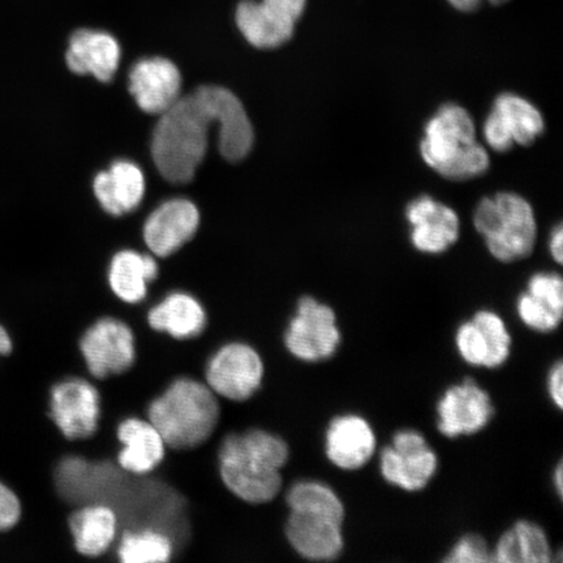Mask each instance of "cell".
<instances>
[{"mask_svg": "<svg viewBox=\"0 0 563 563\" xmlns=\"http://www.w3.org/2000/svg\"><path fill=\"white\" fill-rule=\"evenodd\" d=\"M117 553L122 563H165L172 560L174 544L166 532L145 528L124 531Z\"/></svg>", "mask_w": 563, "mask_h": 563, "instance_id": "27", "label": "cell"}, {"mask_svg": "<svg viewBox=\"0 0 563 563\" xmlns=\"http://www.w3.org/2000/svg\"><path fill=\"white\" fill-rule=\"evenodd\" d=\"M412 224V244L424 253L445 252L460 236V217L452 208L422 196L407 208Z\"/></svg>", "mask_w": 563, "mask_h": 563, "instance_id": "17", "label": "cell"}, {"mask_svg": "<svg viewBox=\"0 0 563 563\" xmlns=\"http://www.w3.org/2000/svg\"><path fill=\"white\" fill-rule=\"evenodd\" d=\"M95 194L108 213L112 216L129 213L135 210L144 199V174L130 161H117L109 172L96 176Z\"/></svg>", "mask_w": 563, "mask_h": 563, "instance_id": "20", "label": "cell"}, {"mask_svg": "<svg viewBox=\"0 0 563 563\" xmlns=\"http://www.w3.org/2000/svg\"><path fill=\"white\" fill-rule=\"evenodd\" d=\"M211 123L218 124L224 158L238 162L249 156L255 133L244 106L227 88L203 86L179 97L154 129L152 156L166 180L180 185L194 179L206 158Z\"/></svg>", "mask_w": 563, "mask_h": 563, "instance_id": "1", "label": "cell"}, {"mask_svg": "<svg viewBox=\"0 0 563 563\" xmlns=\"http://www.w3.org/2000/svg\"><path fill=\"white\" fill-rule=\"evenodd\" d=\"M517 312L528 329L541 334L554 332L561 325L563 317V308L527 291L520 294Z\"/></svg>", "mask_w": 563, "mask_h": 563, "instance_id": "29", "label": "cell"}, {"mask_svg": "<svg viewBox=\"0 0 563 563\" xmlns=\"http://www.w3.org/2000/svg\"><path fill=\"white\" fill-rule=\"evenodd\" d=\"M290 510H313L329 514L334 518L346 519V509L336 492L328 484L317 481L295 483L286 495Z\"/></svg>", "mask_w": 563, "mask_h": 563, "instance_id": "28", "label": "cell"}, {"mask_svg": "<svg viewBox=\"0 0 563 563\" xmlns=\"http://www.w3.org/2000/svg\"><path fill=\"white\" fill-rule=\"evenodd\" d=\"M548 394L559 410L563 407V364L561 361L553 364L548 375Z\"/></svg>", "mask_w": 563, "mask_h": 563, "instance_id": "34", "label": "cell"}, {"mask_svg": "<svg viewBox=\"0 0 563 563\" xmlns=\"http://www.w3.org/2000/svg\"><path fill=\"white\" fill-rule=\"evenodd\" d=\"M79 349L91 377L123 375L136 362V338L125 322L103 317L86 330Z\"/></svg>", "mask_w": 563, "mask_h": 563, "instance_id": "8", "label": "cell"}, {"mask_svg": "<svg viewBox=\"0 0 563 563\" xmlns=\"http://www.w3.org/2000/svg\"><path fill=\"white\" fill-rule=\"evenodd\" d=\"M439 470V456L420 432L402 429L379 455V471L386 483L406 492L428 487Z\"/></svg>", "mask_w": 563, "mask_h": 563, "instance_id": "9", "label": "cell"}, {"mask_svg": "<svg viewBox=\"0 0 563 563\" xmlns=\"http://www.w3.org/2000/svg\"><path fill=\"white\" fill-rule=\"evenodd\" d=\"M474 222L493 257L499 262L512 263L527 257L537 242L533 209L516 194L503 192L482 200Z\"/></svg>", "mask_w": 563, "mask_h": 563, "instance_id": "5", "label": "cell"}, {"mask_svg": "<svg viewBox=\"0 0 563 563\" xmlns=\"http://www.w3.org/2000/svg\"><path fill=\"white\" fill-rule=\"evenodd\" d=\"M492 111L509 131L514 144L530 145L544 131V119L541 112L531 102L517 95L499 96Z\"/></svg>", "mask_w": 563, "mask_h": 563, "instance_id": "26", "label": "cell"}, {"mask_svg": "<svg viewBox=\"0 0 563 563\" xmlns=\"http://www.w3.org/2000/svg\"><path fill=\"white\" fill-rule=\"evenodd\" d=\"M158 277V264L151 256L122 251L112 258L109 282L112 292L129 305L143 301L147 284Z\"/></svg>", "mask_w": 563, "mask_h": 563, "instance_id": "25", "label": "cell"}, {"mask_svg": "<svg viewBox=\"0 0 563 563\" xmlns=\"http://www.w3.org/2000/svg\"><path fill=\"white\" fill-rule=\"evenodd\" d=\"M235 21L243 37L257 48L285 45L292 38L297 24L257 0H242L236 7Z\"/></svg>", "mask_w": 563, "mask_h": 563, "instance_id": "23", "label": "cell"}, {"mask_svg": "<svg viewBox=\"0 0 563 563\" xmlns=\"http://www.w3.org/2000/svg\"><path fill=\"white\" fill-rule=\"evenodd\" d=\"M118 525L117 512L103 504L82 506L70 514L68 526L76 552L84 558H100L114 544Z\"/></svg>", "mask_w": 563, "mask_h": 563, "instance_id": "22", "label": "cell"}, {"mask_svg": "<svg viewBox=\"0 0 563 563\" xmlns=\"http://www.w3.org/2000/svg\"><path fill=\"white\" fill-rule=\"evenodd\" d=\"M495 417L488 391L474 379L448 387L438 404V428L449 439L476 434Z\"/></svg>", "mask_w": 563, "mask_h": 563, "instance_id": "12", "label": "cell"}, {"mask_svg": "<svg viewBox=\"0 0 563 563\" xmlns=\"http://www.w3.org/2000/svg\"><path fill=\"white\" fill-rule=\"evenodd\" d=\"M117 435L123 445L117 461L125 473L146 475L164 462L166 443L150 420L125 419L118 426Z\"/></svg>", "mask_w": 563, "mask_h": 563, "instance_id": "19", "label": "cell"}, {"mask_svg": "<svg viewBox=\"0 0 563 563\" xmlns=\"http://www.w3.org/2000/svg\"><path fill=\"white\" fill-rule=\"evenodd\" d=\"M21 504L11 488L0 482V532L11 530L19 523Z\"/></svg>", "mask_w": 563, "mask_h": 563, "instance_id": "31", "label": "cell"}, {"mask_svg": "<svg viewBox=\"0 0 563 563\" xmlns=\"http://www.w3.org/2000/svg\"><path fill=\"white\" fill-rule=\"evenodd\" d=\"M446 563H488L492 561V549L481 534L468 533L456 541L450 549Z\"/></svg>", "mask_w": 563, "mask_h": 563, "instance_id": "30", "label": "cell"}, {"mask_svg": "<svg viewBox=\"0 0 563 563\" xmlns=\"http://www.w3.org/2000/svg\"><path fill=\"white\" fill-rule=\"evenodd\" d=\"M492 561L498 563H549L553 551L544 528L530 520H518L492 549Z\"/></svg>", "mask_w": 563, "mask_h": 563, "instance_id": "24", "label": "cell"}, {"mask_svg": "<svg viewBox=\"0 0 563 563\" xmlns=\"http://www.w3.org/2000/svg\"><path fill=\"white\" fill-rule=\"evenodd\" d=\"M562 228L559 227L553 231L551 242H549V251H551L553 258L555 260V263L561 264L563 258V249H562Z\"/></svg>", "mask_w": 563, "mask_h": 563, "instance_id": "35", "label": "cell"}, {"mask_svg": "<svg viewBox=\"0 0 563 563\" xmlns=\"http://www.w3.org/2000/svg\"><path fill=\"white\" fill-rule=\"evenodd\" d=\"M66 60L73 73L109 82L121 62V46L108 32L79 30L70 35Z\"/></svg>", "mask_w": 563, "mask_h": 563, "instance_id": "18", "label": "cell"}, {"mask_svg": "<svg viewBox=\"0 0 563 563\" xmlns=\"http://www.w3.org/2000/svg\"><path fill=\"white\" fill-rule=\"evenodd\" d=\"M262 2L294 23L302 16L307 7V0H262Z\"/></svg>", "mask_w": 563, "mask_h": 563, "instance_id": "33", "label": "cell"}, {"mask_svg": "<svg viewBox=\"0 0 563 563\" xmlns=\"http://www.w3.org/2000/svg\"><path fill=\"white\" fill-rule=\"evenodd\" d=\"M377 439L367 419L346 413L330 421L325 432V454L335 467L361 470L376 453Z\"/></svg>", "mask_w": 563, "mask_h": 563, "instance_id": "15", "label": "cell"}, {"mask_svg": "<svg viewBox=\"0 0 563 563\" xmlns=\"http://www.w3.org/2000/svg\"><path fill=\"white\" fill-rule=\"evenodd\" d=\"M484 137L492 150L496 152L509 151L514 145L509 131L493 111L485 121Z\"/></svg>", "mask_w": 563, "mask_h": 563, "instance_id": "32", "label": "cell"}, {"mask_svg": "<svg viewBox=\"0 0 563 563\" xmlns=\"http://www.w3.org/2000/svg\"><path fill=\"white\" fill-rule=\"evenodd\" d=\"M511 335L501 316L478 311L473 320L461 323L455 346L464 362L473 367L496 369L509 361Z\"/></svg>", "mask_w": 563, "mask_h": 563, "instance_id": "11", "label": "cell"}, {"mask_svg": "<svg viewBox=\"0 0 563 563\" xmlns=\"http://www.w3.org/2000/svg\"><path fill=\"white\" fill-rule=\"evenodd\" d=\"M152 422L173 450H191L206 443L221 418L220 400L207 384L191 377L176 378L147 407Z\"/></svg>", "mask_w": 563, "mask_h": 563, "instance_id": "3", "label": "cell"}, {"mask_svg": "<svg viewBox=\"0 0 563 563\" xmlns=\"http://www.w3.org/2000/svg\"><path fill=\"white\" fill-rule=\"evenodd\" d=\"M553 481H554L555 492H558L559 496L562 498V492H563V467H562V462H560L558 464V467H555L554 475H553Z\"/></svg>", "mask_w": 563, "mask_h": 563, "instance_id": "38", "label": "cell"}, {"mask_svg": "<svg viewBox=\"0 0 563 563\" xmlns=\"http://www.w3.org/2000/svg\"><path fill=\"white\" fill-rule=\"evenodd\" d=\"M421 156L429 167L452 180H468L488 170L489 156L476 143L473 118L461 106H442L426 126Z\"/></svg>", "mask_w": 563, "mask_h": 563, "instance_id": "4", "label": "cell"}, {"mask_svg": "<svg viewBox=\"0 0 563 563\" xmlns=\"http://www.w3.org/2000/svg\"><path fill=\"white\" fill-rule=\"evenodd\" d=\"M181 76L165 58L139 60L130 73V91L141 110L161 115L179 100Z\"/></svg>", "mask_w": 563, "mask_h": 563, "instance_id": "16", "label": "cell"}, {"mask_svg": "<svg viewBox=\"0 0 563 563\" xmlns=\"http://www.w3.org/2000/svg\"><path fill=\"white\" fill-rule=\"evenodd\" d=\"M51 418L67 440L90 439L100 427V391L87 379L77 377L54 385Z\"/></svg>", "mask_w": 563, "mask_h": 563, "instance_id": "10", "label": "cell"}, {"mask_svg": "<svg viewBox=\"0 0 563 563\" xmlns=\"http://www.w3.org/2000/svg\"><path fill=\"white\" fill-rule=\"evenodd\" d=\"M12 340L7 330L0 325V355H9L12 351Z\"/></svg>", "mask_w": 563, "mask_h": 563, "instance_id": "37", "label": "cell"}, {"mask_svg": "<svg viewBox=\"0 0 563 563\" xmlns=\"http://www.w3.org/2000/svg\"><path fill=\"white\" fill-rule=\"evenodd\" d=\"M488 2L495 5H503L510 2V0H488Z\"/></svg>", "mask_w": 563, "mask_h": 563, "instance_id": "39", "label": "cell"}, {"mask_svg": "<svg viewBox=\"0 0 563 563\" xmlns=\"http://www.w3.org/2000/svg\"><path fill=\"white\" fill-rule=\"evenodd\" d=\"M285 347L300 362L320 363L336 354L342 335L332 308L311 297L301 298L288 322Z\"/></svg>", "mask_w": 563, "mask_h": 563, "instance_id": "6", "label": "cell"}, {"mask_svg": "<svg viewBox=\"0 0 563 563\" xmlns=\"http://www.w3.org/2000/svg\"><path fill=\"white\" fill-rule=\"evenodd\" d=\"M288 460L287 442L264 429L230 433L218 452L224 487L251 505L267 504L278 497L284 485L280 471Z\"/></svg>", "mask_w": 563, "mask_h": 563, "instance_id": "2", "label": "cell"}, {"mask_svg": "<svg viewBox=\"0 0 563 563\" xmlns=\"http://www.w3.org/2000/svg\"><path fill=\"white\" fill-rule=\"evenodd\" d=\"M344 520L313 510H290L285 533L288 543L308 561H334L343 552Z\"/></svg>", "mask_w": 563, "mask_h": 563, "instance_id": "13", "label": "cell"}, {"mask_svg": "<svg viewBox=\"0 0 563 563\" xmlns=\"http://www.w3.org/2000/svg\"><path fill=\"white\" fill-rule=\"evenodd\" d=\"M483 2L484 0H448V3L460 12H474Z\"/></svg>", "mask_w": 563, "mask_h": 563, "instance_id": "36", "label": "cell"}, {"mask_svg": "<svg viewBox=\"0 0 563 563\" xmlns=\"http://www.w3.org/2000/svg\"><path fill=\"white\" fill-rule=\"evenodd\" d=\"M265 365L262 355L243 342L224 344L207 365V385L217 397L242 404L262 389Z\"/></svg>", "mask_w": 563, "mask_h": 563, "instance_id": "7", "label": "cell"}, {"mask_svg": "<svg viewBox=\"0 0 563 563\" xmlns=\"http://www.w3.org/2000/svg\"><path fill=\"white\" fill-rule=\"evenodd\" d=\"M200 224L199 209L186 199L168 200L153 211L144 227V239L150 250L167 257L191 241Z\"/></svg>", "mask_w": 563, "mask_h": 563, "instance_id": "14", "label": "cell"}, {"mask_svg": "<svg viewBox=\"0 0 563 563\" xmlns=\"http://www.w3.org/2000/svg\"><path fill=\"white\" fill-rule=\"evenodd\" d=\"M153 330L174 340L185 341L199 336L208 325V316L201 302L186 292H173L147 313Z\"/></svg>", "mask_w": 563, "mask_h": 563, "instance_id": "21", "label": "cell"}]
</instances>
